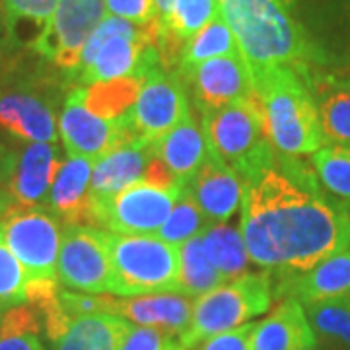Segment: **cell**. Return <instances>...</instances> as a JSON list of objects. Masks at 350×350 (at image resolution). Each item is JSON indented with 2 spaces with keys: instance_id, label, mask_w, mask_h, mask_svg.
Here are the masks:
<instances>
[{
  "instance_id": "cell-1",
  "label": "cell",
  "mask_w": 350,
  "mask_h": 350,
  "mask_svg": "<svg viewBox=\"0 0 350 350\" xmlns=\"http://www.w3.org/2000/svg\"><path fill=\"white\" fill-rule=\"evenodd\" d=\"M239 232L253 265L265 271L306 273L350 250V214L325 200L312 174L292 158L284 170L243 183Z\"/></svg>"
},
{
  "instance_id": "cell-2",
  "label": "cell",
  "mask_w": 350,
  "mask_h": 350,
  "mask_svg": "<svg viewBox=\"0 0 350 350\" xmlns=\"http://www.w3.org/2000/svg\"><path fill=\"white\" fill-rule=\"evenodd\" d=\"M269 138L280 156L298 158L325 146L319 111L306 76L290 66H250Z\"/></svg>"
},
{
  "instance_id": "cell-3",
  "label": "cell",
  "mask_w": 350,
  "mask_h": 350,
  "mask_svg": "<svg viewBox=\"0 0 350 350\" xmlns=\"http://www.w3.org/2000/svg\"><path fill=\"white\" fill-rule=\"evenodd\" d=\"M250 66H290L310 72L321 63L301 25L276 0H218Z\"/></svg>"
},
{
  "instance_id": "cell-4",
  "label": "cell",
  "mask_w": 350,
  "mask_h": 350,
  "mask_svg": "<svg viewBox=\"0 0 350 350\" xmlns=\"http://www.w3.org/2000/svg\"><path fill=\"white\" fill-rule=\"evenodd\" d=\"M200 117L208 152L218 156L241 183H250L276 165V150L253 92L245 100L200 111Z\"/></svg>"
},
{
  "instance_id": "cell-5",
  "label": "cell",
  "mask_w": 350,
  "mask_h": 350,
  "mask_svg": "<svg viewBox=\"0 0 350 350\" xmlns=\"http://www.w3.org/2000/svg\"><path fill=\"white\" fill-rule=\"evenodd\" d=\"M61 236V220L43 206H14L0 222V238L27 275V304L31 306L59 292Z\"/></svg>"
},
{
  "instance_id": "cell-6",
  "label": "cell",
  "mask_w": 350,
  "mask_h": 350,
  "mask_svg": "<svg viewBox=\"0 0 350 350\" xmlns=\"http://www.w3.org/2000/svg\"><path fill=\"white\" fill-rule=\"evenodd\" d=\"M111 294L117 298L179 292V247L158 236L107 232Z\"/></svg>"
},
{
  "instance_id": "cell-7",
  "label": "cell",
  "mask_w": 350,
  "mask_h": 350,
  "mask_svg": "<svg viewBox=\"0 0 350 350\" xmlns=\"http://www.w3.org/2000/svg\"><path fill=\"white\" fill-rule=\"evenodd\" d=\"M271 304V273H247L193 301L191 323L177 342L181 350L195 349L204 338L250 323V319L267 312Z\"/></svg>"
},
{
  "instance_id": "cell-8",
  "label": "cell",
  "mask_w": 350,
  "mask_h": 350,
  "mask_svg": "<svg viewBox=\"0 0 350 350\" xmlns=\"http://www.w3.org/2000/svg\"><path fill=\"white\" fill-rule=\"evenodd\" d=\"M187 187H158L137 181L92 204L94 226L123 236H156Z\"/></svg>"
},
{
  "instance_id": "cell-9",
  "label": "cell",
  "mask_w": 350,
  "mask_h": 350,
  "mask_svg": "<svg viewBox=\"0 0 350 350\" xmlns=\"http://www.w3.org/2000/svg\"><path fill=\"white\" fill-rule=\"evenodd\" d=\"M191 115L183 78L156 66L144 76L137 101L126 115V125L138 142L154 146Z\"/></svg>"
},
{
  "instance_id": "cell-10",
  "label": "cell",
  "mask_w": 350,
  "mask_h": 350,
  "mask_svg": "<svg viewBox=\"0 0 350 350\" xmlns=\"http://www.w3.org/2000/svg\"><path fill=\"white\" fill-rule=\"evenodd\" d=\"M57 276L63 286L86 294H111L107 230L66 224L61 236Z\"/></svg>"
},
{
  "instance_id": "cell-11",
  "label": "cell",
  "mask_w": 350,
  "mask_h": 350,
  "mask_svg": "<svg viewBox=\"0 0 350 350\" xmlns=\"http://www.w3.org/2000/svg\"><path fill=\"white\" fill-rule=\"evenodd\" d=\"M105 0H59L49 25L31 49L55 66L75 70L84 45L107 16Z\"/></svg>"
},
{
  "instance_id": "cell-12",
  "label": "cell",
  "mask_w": 350,
  "mask_h": 350,
  "mask_svg": "<svg viewBox=\"0 0 350 350\" xmlns=\"http://www.w3.org/2000/svg\"><path fill=\"white\" fill-rule=\"evenodd\" d=\"M59 135L66 156L88 158L92 162L100 160L107 152L137 140L126 125V117L121 121H109L90 111L84 105L78 86L72 88L64 100L59 117Z\"/></svg>"
},
{
  "instance_id": "cell-13",
  "label": "cell",
  "mask_w": 350,
  "mask_h": 350,
  "mask_svg": "<svg viewBox=\"0 0 350 350\" xmlns=\"http://www.w3.org/2000/svg\"><path fill=\"white\" fill-rule=\"evenodd\" d=\"M160 22L142 36H111L98 51L94 61L70 78L76 86L109 82L117 78H144L160 64L158 55Z\"/></svg>"
},
{
  "instance_id": "cell-14",
  "label": "cell",
  "mask_w": 350,
  "mask_h": 350,
  "mask_svg": "<svg viewBox=\"0 0 350 350\" xmlns=\"http://www.w3.org/2000/svg\"><path fill=\"white\" fill-rule=\"evenodd\" d=\"M177 75L191 88L199 111L245 100L253 92L250 64L241 53L216 57Z\"/></svg>"
},
{
  "instance_id": "cell-15",
  "label": "cell",
  "mask_w": 350,
  "mask_h": 350,
  "mask_svg": "<svg viewBox=\"0 0 350 350\" xmlns=\"http://www.w3.org/2000/svg\"><path fill=\"white\" fill-rule=\"evenodd\" d=\"M0 129L24 142L57 144L59 119L55 101L41 88H4L0 90Z\"/></svg>"
},
{
  "instance_id": "cell-16",
  "label": "cell",
  "mask_w": 350,
  "mask_h": 350,
  "mask_svg": "<svg viewBox=\"0 0 350 350\" xmlns=\"http://www.w3.org/2000/svg\"><path fill=\"white\" fill-rule=\"evenodd\" d=\"M64 156L57 144L51 142H27L16 152L8 191L16 206H41L49 199L51 187L59 174Z\"/></svg>"
},
{
  "instance_id": "cell-17",
  "label": "cell",
  "mask_w": 350,
  "mask_h": 350,
  "mask_svg": "<svg viewBox=\"0 0 350 350\" xmlns=\"http://www.w3.org/2000/svg\"><path fill=\"white\" fill-rule=\"evenodd\" d=\"M276 296L301 304L350 298V250L331 255L306 273H280Z\"/></svg>"
},
{
  "instance_id": "cell-18",
  "label": "cell",
  "mask_w": 350,
  "mask_h": 350,
  "mask_svg": "<svg viewBox=\"0 0 350 350\" xmlns=\"http://www.w3.org/2000/svg\"><path fill=\"white\" fill-rule=\"evenodd\" d=\"M189 191L193 193L200 211L216 224H226L241 208V179L213 152H208L206 162L189 181Z\"/></svg>"
},
{
  "instance_id": "cell-19",
  "label": "cell",
  "mask_w": 350,
  "mask_h": 350,
  "mask_svg": "<svg viewBox=\"0 0 350 350\" xmlns=\"http://www.w3.org/2000/svg\"><path fill=\"white\" fill-rule=\"evenodd\" d=\"M193 298L179 292H163L135 298H113V315L142 327H154L179 338L193 317Z\"/></svg>"
},
{
  "instance_id": "cell-20",
  "label": "cell",
  "mask_w": 350,
  "mask_h": 350,
  "mask_svg": "<svg viewBox=\"0 0 350 350\" xmlns=\"http://www.w3.org/2000/svg\"><path fill=\"white\" fill-rule=\"evenodd\" d=\"M92 170H94L92 160L66 156L55 177L49 199L45 204L61 222H64V226H94L92 197H90Z\"/></svg>"
},
{
  "instance_id": "cell-21",
  "label": "cell",
  "mask_w": 350,
  "mask_h": 350,
  "mask_svg": "<svg viewBox=\"0 0 350 350\" xmlns=\"http://www.w3.org/2000/svg\"><path fill=\"white\" fill-rule=\"evenodd\" d=\"M306 80L327 142L350 144V68L340 72L310 70Z\"/></svg>"
},
{
  "instance_id": "cell-22",
  "label": "cell",
  "mask_w": 350,
  "mask_h": 350,
  "mask_svg": "<svg viewBox=\"0 0 350 350\" xmlns=\"http://www.w3.org/2000/svg\"><path fill=\"white\" fill-rule=\"evenodd\" d=\"M315 345L317 337L306 308L296 298H286L259 321L251 338V350H310Z\"/></svg>"
},
{
  "instance_id": "cell-23",
  "label": "cell",
  "mask_w": 350,
  "mask_h": 350,
  "mask_svg": "<svg viewBox=\"0 0 350 350\" xmlns=\"http://www.w3.org/2000/svg\"><path fill=\"white\" fill-rule=\"evenodd\" d=\"M150 152L152 146L135 140L107 152L100 160H96L92 170V181H90L92 204L109 199L119 191L140 181L150 158Z\"/></svg>"
},
{
  "instance_id": "cell-24",
  "label": "cell",
  "mask_w": 350,
  "mask_h": 350,
  "mask_svg": "<svg viewBox=\"0 0 350 350\" xmlns=\"http://www.w3.org/2000/svg\"><path fill=\"white\" fill-rule=\"evenodd\" d=\"M152 150L162 158L165 165L172 170V174L183 185H189V181L195 177L200 165L208 158L206 138L193 113L181 125L175 126L172 133H167L162 140H158L152 146Z\"/></svg>"
},
{
  "instance_id": "cell-25",
  "label": "cell",
  "mask_w": 350,
  "mask_h": 350,
  "mask_svg": "<svg viewBox=\"0 0 350 350\" xmlns=\"http://www.w3.org/2000/svg\"><path fill=\"white\" fill-rule=\"evenodd\" d=\"M133 327L131 321L113 313L84 315L53 342V350H121Z\"/></svg>"
},
{
  "instance_id": "cell-26",
  "label": "cell",
  "mask_w": 350,
  "mask_h": 350,
  "mask_svg": "<svg viewBox=\"0 0 350 350\" xmlns=\"http://www.w3.org/2000/svg\"><path fill=\"white\" fill-rule=\"evenodd\" d=\"M200 238L224 284L250 273V253L238 228L211 222L202 230Z\"/></svg>"
},
{
  "instance_id": "cell-27",
  "label": "cell",
  "mask_w": 350,
  "mask_h": 350,
  "mask_svg": "<svg viewBox=\"0 0 350 350\" xmlns=\"http://www.w3.org/2000/svg\"><path fill=\"white\" fill-rule=\"evenodd\" d=\"M144 78H117L109 82H96L78 86L82 100L90 111L101 119L121 121L133 109Z\"/></svg>"
},
{
  "instance_id": "cell-28",
  "label": "cell",
  "mask_w": 350,
  "mask_h": 350,
  "mask_svg": "<svg viewBox=\"0 0 350 350\" xmlns=\"http://www.w3.org/2000/svg\"><path fill=\"white\" fill-rule=\"evenodd\" d=\"M179 294L197 300L214 288L222 286L224 280L211 261L202 238L189 239L179 247Z\"/></svg>"
},
{
  "instance_id": "cell-29",
  "label": "cell",
  "mask_w": 350,
  "mask_h": 350,
  "mask_svg": "<svg viewBox=\"0 0 350 350\" xmlns=\"http://www.w3.org/2000/svg\"><path fill=\"white\" fill-rule=\"evenodd\" d=\"M238 53L239 47L236 36L230 29V25L226 24L222 14L218 12L208 24L200 27L199 31L189 39L181 55V63L175 72H185L189 68L206 63L211 59L224 57V55H238Z\"/></svg>"
},
{
  "instance_id": "cell-30",
  "label": "cell",
  "mask_w": 350,
  "mask_h": 350,
  "mask_svg": "<svg viewBox=\"0 0 350 350\" xmlns=\"http://www.w3.org/2000/svg\"><path fill=\"white\" fill-rule=\"evenodd\" d=\"M6 29L16 43L33 47L49 25L59 0H2Z\"/></svg>"
},
{
  "instance_id": "cell-31",
  "label": "cell",
  "mask_w": 350,
  "mask_h": 350,
  "mask_svg": "<svg viewBox=\"0 0 350 350\" xmlns=\"http://www.w3.org/2000/svg\"><path fill=\"white\" fill-rule=\"evenodd\" d=\"M43 321L33 306H10L0 317V350H47Z\"/></svg>"
},
{
  "instance_id": "cell-32",
  "label": "cell",
  "mask_w": 350,
  "mask_h": 350,
  "mask_svg": "<svg viewBox=\"0 0 350 350\" xmlns=\"http://www.w3.org/2000/svg\"><path fill=\"white\" fill-rule=\"evenodd\" d=\"M315 337L338 350H350V298L304 304Z\"/></svg>"
},
{
  "instance_id": "cell-33",
  "label": "cell",
  "mask_w": 350,
  "mask_h": 350,
  "mask_svg": "<svg viewBox=\"0 0 350 350\" xmlns=\"http://www.w3.org/2000/svg\"><path fill=\"white\" fill-rule=\"evenodd\" d=\"M211 224V220L206 218V214L200 211L197 200L193 197V193L189 191V185L185 193L181 195V199L177 200L172 214L167 216V220L158 230V238L181 247L183 243H187L189 239L197 238L202 234V230Z\"/></svg>"
},
{
  "instance_id": "cell-34",
  "label": "cell",
  "mask_w": 350,
  "mask_h": 350,
  "mask_svg": "<svg viewBox=\"0 0 350 350\" xmlns=\"http://www.w3.org/2000/svg\"><path fill=\"white\" fill-rule=\"evenodd\" d=\"M312 156L313 172L321 185L350 202V144H327Z\"/></svg>"
},
{
  "instance_id": "cell-35",
  "label": "cell",
  "mask_w": 350,
  "mask_h": 350,
  "mask_svg": "<svg viewBox=\"0 0 350 350\" xmlns=\"http://www.w3.org/2000/svg\"><path fill=\"white\" fill-rule=\"evenodd\" d=\"M0 301L6 306L27 304V275L22 262L0 238Z\"/></svg>"
},
{
  "instance_id": "cell-36",
  "label": "cell",
  "mask_w": 350,
  "mask_h": 350,
  "mask_svg": "<svg viewBox=\"0 0 350 350\" xmlns=\"http://www.w3.org/2000/svg\"><path fill=\"white\" fill-rule=\"evenodd\" d=\"M105 8L111 16L133 24L144 25L160 20L154 0H105Z\"/></svg>"
},
{
  "instance_id": "cell-37",
  "label": "cell",
  "mask_w": 350,
  "mask_h": 350,
  "mask_svg": "<svg viewBox=\"0 0 350 350\" xmlns=\"http://www.w3.org/2000/svg\"><path fill=\"white\" fill-rule=\"evenodd\" d=\"M121 350H181L177 338L154 327H133Z\"/></svg>"
},
{
  "instance_id": "cell-38",
  "label": "cell",
  "mask_w": 350,
  "mask_h": 350,
  "mask_svg": "<svg viewBox=\"0 0 350 350\" xmlns=\"http://www.w3.org/2000/svg\"><path fill=\"white\" fill-rule=\"evenodd\" d=\"M255 327L257 323H245L236 329L213 335L197 345L195 350H251V338H253Z\"/></svg>"
},
{
  "instance_id": "cell-39",
  "label": "cell",
  "mask_w": 350,
  "mask_h": 350,
  "mask_svg": "<svg viewBox=\"0 0 350 350\" xmlns=\"http://www.w3.org/2000/svg\"><path fill=\"white\" fill-rule=\"evenodd\" d=\"M14 162H16V152L10 150L4 144H0V189H2V185H8L14 170Z\"/></svg>"
},
{
  "instance_id": "cell-40",
  "label": "cell",
  "mask_w": 350,
  "mask_h": 350,
  "mask_svg": "<svg viewBox=\"0 0 350 350\" xmlns=\"http://www.w3.org/2000/svg\"><path fill=\"white\" fill-rule=\"evenodd\" d=\"M14 206H16V202H14L10 191L8 189H0V222L8 216V213L12 211Z\"/></svg>"
},
{
  "instance_id": "cell-41",
  "label": "cell",
  "mask_w": 350,
  "mask_h": 350,
  "mask_svg": "<svg viewBox=\"0 0 350 350\" xmlns=\"http://www.w3.org/2000/svg\"><path fill=\"white\" fill-rule=\"evenodd\" d=\"M154 2H156V8H158L160 20H162L165 14L170 12V8H172V4H174V0H154Z\"/></svg>"
},
{
  "instance_id": "cell-42",
  "label": "cell",
  "mask_w": 350,
  "mask_h": 350,
  "mask_svg": "<svg viewBox=\"0 0 350 350\" xmlns=\"http://www.w3.org/2000/svg\"><path fill=\"white\" fill-rule=\"evenodd\" d=\"M6 25V18H4V2L0 0V27Z\"/></svg>"
},
{
  "instance_id": "cell-43",
  "label": "cell",
  "mask_w": 350,
  "mask_h": 350,
  "mask_svg": "<svg viewBox=\"0 0 350 350\" xmlns=\"http://www.w3.org/2000/svg\"><path fill=\"white\" fill-rule=\"evenodd\" d=\"M276 2H280V4H282V6H284L286 10H290V8H292V6L296 4V0H276Z\"/></svg>"
},
{
  "instance_id": "cell-44",
  "label": "cell",
  "mask_w": 350,
  "mask_h": 350,
  "mask_svg": "<svg viewBox=\"0 0 350 350\" xmlns=\"http://www.w3.org/2000/svg\"><path fill=\"white\" fill-rule=\"evenodd\" d=\"M8 308H10V306H6V304H2V301H0V317L4 315V312H6Z\"/></svg>"
},
{
  "instance_id": "cell-45",
  "label": "cell",
  "mask_w": 350,
  "mask_h": 350,
  "mask_svg": "<svg viewBox=\"0 0 350 350\" xmlns=\"http://www.w3.org/2000/svg\"><path fill=\"white\" fill-rule=\"evenodd\" d=\"M345 206H347V211H349V214H350V202H345Z\"/></svg>"
},
{
  "instance_id": "cell-46",
  "label": "cell",
  "mask_w": 350,
  "mask_h": 350,
  "mask_svg": "<svg viewBox=\"0 0 350 350\" xmlns=\"http://www.w3.org/2000/svg\"><path fill=\"white\" fill-rule=\"evenodd\" d=\"M310 350H317V349H310Z\"/></svg>"
},
{
  "instance_id": "cell-47",
  "label": "cell",
  "mask_w": 350,
  "mask_h": 350,
  "mask_svg": "<svg viewBox=\"0 0 350 350\" xmlns=\"http://www.w3.org/2000/svg\"><path fill=\"white\" fill-rule=\"evenodd\" d=\"M349 2H350V0H349Z\"/></svg>"
}]
</instances>
